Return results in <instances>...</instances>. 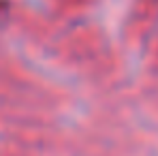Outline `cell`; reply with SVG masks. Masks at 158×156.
I'll return each mask as SVG.
<instances>
[]
</instances>
